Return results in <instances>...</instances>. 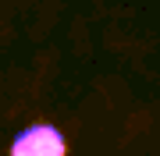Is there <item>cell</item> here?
I'll return each mask as SVG.
<instances>
[{
	"instance_id": "1",
	"label": "cell",
	"mask_w": 160,
	"mask_h": 156,
	"mask_svg": "<svg viewBox=\"0 0 160 156\" xmlns=\"http://www.w3.org/2000/svg\"><path fill=\"white\" fill-rule=\"evenodd\" d=\"M11 156H64V139L50 124H32L14 139Z\"/></svg>"
}]
</instances>
